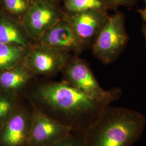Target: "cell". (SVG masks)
<instances>
[{"instance_id": "1", "label": "cell", "mask_w": 146, "mask_h": 146, "mask_svg": "<svg viewBox=\"0 0 146 146\" xmlns=\"http://www.w3.org/2000/svg\"><path fill=\"white\" fill-rule=\"evenodd\" d=\"M28 98L34 108L80 134H83L110 106L63 81L36 86Z\"/></svg>"}, {"instance_id": "2", "label": "cell", "mask_w": 146, "mask_h": 146, "mask_svg": "<svg viewBox=\"0 0 146 146\" xmlns=\"http://www.w3.org/2000/svg\"><path fill=\"white\" fill-rule=\"evenodd\" d=\"M146 126L145 116L125 107H108L82 134L84 146H131Z\"/></svg>"}, {"instance_id": "3", "label": "cell", "mask_w": 146, "mask_h": 146, "mask_svg": "<svg viewBox=\"0 0 146 146\" xmlns=\"http://www.w3.org/2000/svg\"><path fill=\"white\" fill-rule=\"evenodd\" d=\"M129 36L125 28V15L116 11L110 16L93 44L94 56L104 64L113 62L125 50Z\"/></svg>"}, {"instance_id": "4", "label": "cell", "mask_w": 146, "mask_h": 146, "mask_svg": "<svg viewBox=\"0 0 146 146\" xmlns=\"http://www.w3.org/2000/svg\"><path fill=\"white\" fill-rule=\"evenodd\" d=\"M65 68L63 81L84 94L108 104L120 98L121 89L102 88L88 64L83 60L74 58L69 61Z\"/></svg>"}, {"instance_id": "5", "label": "cell", "mask_w": 146, "mask_h": 146, "mask_svg": "<svg viewBox=\"0 0 146 146\" xmlns=\"http://www.w3.org/2000/svg\"><path fill=\"white\" fill-rule=\"evenodd\" d=\"M69 53L36 43L28 48L22 62L34 76L50 75L66 67Z\"/></svg>"}, {"instance_id": "6", "label": "cell", "mask_w": 146, "mask_h": 146, "mask_svg": "<svg viewBox=\"0 0 146 146\" xmlns=\"http://www.w3.org/2000/svg\"><path fill=\"white\" fill-rule=\"evenodd\" d=\"M33 111L34 107L29 102L26 104L21 101L0 128V146H29Z\"/></svg>"}, {"instance_id": "7", "label": "cell", "mask_w": 146, "mask_h": 146, "mask_svg": "<svg viewBox=\"0 0 146 146\" xmlns=\"http://www.w3.org/2000/svg\"><path fill=\"white\" fill-rule=\"evenodd\" d=\"M64 13L57 5L32 3L21 23L31 41L37 42L42 35L63 18Z\"/></svg>"}, {"instance_id": "8", "label": "cell", "mask_w": 146, "mask_h": 146, "mask_svg": "<svg viewBox=\"0 0 146 146\" xmlns=\"http://www.w3.org/2000/svg\"><path fill=\"white\" fill-rule=\"evenodd\" d=\"M72 130L34 108L29 146H51L73 134Z\"/></svg>"}, {"instance_id": "9", "label": "cell", "mask_w": 146, "mask_h": 146, "mask_svg": "<svg viewBox=\"0 0 146 146\" xmlns=\"http://www.w3.org/2000/svg\"><path fill=\"white\" fill-rule=\"evenodd\" d=\"M109 17L106 10L92 9L76 13H64L63 19L70 25L85 46L88 47L92 46Z\"/></svg>"}, {"instance_id": "10", "label": "cell", "mask_w": 146, "mask_h": 146, "mask_svg": "<svg viewBox=\"0 0 146 146\" xmlns=\"http://www.w3.org/2000/svg\"><path fill=\"white\" fill-rule=\"evenodd\" d=\"M36 43L66 52L81 53L87 48L63 18L48 30Z\"/></svg>"}, {"instance_id": "11", "label": "cell", "mask_w": 146, "mask_h": 146, "mask_svg": "<svg viewBox=\"0 0 146 146\" xmlns=\"http://www.w3.org/2000/svg\"><path fill=\"white\" fill-rule=\"evenodd\" d=\"M34 75L20 63L13 68L0 72V92L21 97L26 90Z\"/></svg>"}, {"instance_id": "12", "label": "cell", "mask_w": 146, "mask_h": 146, "mask_svg": "<svg viewBox=\"0 0 146 146\" xmlns=\"http://www.w3.org/2000/svg\"><path fill=\"white\" fill-rule=\"evenodd\" d=\"M0 44L29 48L33 45L21 22L0 9Z\"/></svg>"}, {"instance_id": "13", "label": "cell", "mask_w": 146, "mask_h": 146, "mask_svg": "<svg viewBox=\"0 0 146 146\" xmlns=\"http://www.w3.org/2000/svg\"><path fill=\"white\" fill-rule=\"evenodd\" d=\"M28 49L14 44H0V72L22 62Z\"/></svg>"}, {"instance_id": "14", "label": "cell", "mask_w": 146, "mask_h": 146, "mask_svg": "<svg viewBox=\"0 0 146 146\" xmlns=\"http://www.w3.org/2000/svg\"><path fill=\"white\" fill-rule=\"evenodd\" d=\"M31 5L30 0H1L0 9L21 22Z\"/></svg>"}, {"instance_id": "15", "label": "cell", "mask_w": 146, "mask_h": 146, "mask_svg": "<svg viewBox=\"0 0 146 146\" xmlns=\"http://www.w3.org/2000/svg\"><path fill=\"white\" fill-rule=\"evenodd\" d=\"M21 97L0 92V128L21 104Z\"/></svg>"}, {"instance_id": "16", "label": "cell", "mask_w": 146, "mask_h": 146, "mask_svg": "<svg viewBox=\"0 0 146 146\" xmlns=\"http://www.w3.org/2000/svg\"><path fill=\"white\" fill-rule=\"evenodd\" d=\"M63 2L66 10L70 13H80L92 9L107 11L101 0H63Z\"/></svg>"}, {"instance_id": "17", "label": "cell", "mask_w": 146, "mask_h": 146, "mask_svg": "<svg viewBox=\"0 0 146 146\" xmlns=\"http://www.w3.org/2000/svg\"><path fill=\"white\" fill-rule=\"evenodd\" d=\"M51 146H84L82 134L73 133L68 137Z\"/></svg>"}, {"instance_id": "18", "label": "cell", "mask_w": 146, "mask_h": 146, "mask_svg": "<svg viewBox=\"0 0 146 146\" xmlns=\"http://www.w3.org/2000/svg\"><path fill=\"white\" fill-rule=\"evenodd\" d=\"M104 3L107 11L112 9L117 11L121 6L132 7L135 5L137 0H101Z\"/></svg>"}, {"instance_id": "19", "label": "cell", "mask_w": 146, "mask_h": 146, "mask_svg": "<svg viewBox=\"0 0 146 146\" xmlns=\"http://www.w3.org/2000/svg\"><path fill=\"white\" fill-rule=\"evenodd\" d=\"M62 0H30L31 2L32 3H38V2H42V3H51L54 5H58L59 2Z\"/></svg>"}, {"instance_id": "20", "label": "cell", "mask_w": 146, "mask_h": 146, "mask_svg": "<svg viewBox=\"0 0 146 146\" xmlns=\"http://www.w3.org/2000/svg\"><path fill=\"white\" fill-rule=\"evenodd\" d=\"M138 11L140 13V15L141 16V17L143 19V20L146 22V3L145 8L142 9L138 10Z\"/></svg>"}, {"instance_id": "21", "label": "cell", "mask_w": 146, "mask_h": 146, "mask_svg": "<svg viewBox=\"0 0 146 146\" xmlns=\"http://www.w3.org/2000/svg\"><path fill=\"white\" fill-rule=\"evenodd\" d=\"M142 32L143 34V35L145 36V41H146V26H144L142 28Z\"/></svg>"}, {"instance_id": "22", "label": "cell", "mask_w": 146, "mask_h": 146, "mask_svg": "<svg viewBox=\"0 0 146 146\" xmlns=\"http://www.w3.org/2000/svg\"><path fill=\"white\" fill-rule=\"evenodd\" d=\"M145 1V3H146V0H144Z\"/></svg>"}, {"instance_id": "23", "label": "cell", "mask_w": 146, "mask_h": 146, "mask_svg": "<svg viewBox=\"0 0 146 146\" xmlns=\"http://www.w3.org/2000/svg\"><path fill=\"white\" fill-rule=\"evenodd\" d=\"M0 1H1V0H0Z\"/></svg>"}]
</instances>
